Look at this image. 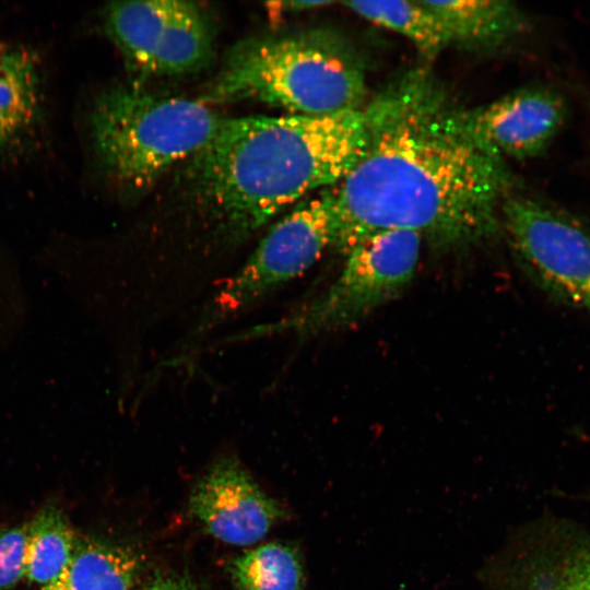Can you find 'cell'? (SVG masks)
<instances>
[{
    "label": "cell",
    "mask_w": 590,
    "mask_h": 590,
    "mask_svg": "<svg viewBox=\"0 0 590 590\" xmlns=\"http://www.w3.org/2000/svg\"><path fill=\"white\" fill-rule=\"evenodd\" d=\"M363 109L362 151L330 187L339 250L389 229L416 232L442 248L497 233L511 188L505 161L464 134L457 109L428 74L409 73Z\"/></svg>",
    "instance_id": "cell-1"
},
{
    "label": "cell",
    "mask_w": 590,
    "mask_h": 590,
    "mask_svg": "<svg viewBox=\"0 0 590 590\" xmlns=\"http://www.w3.org/2000/svg\"><path fill=\"white\" fill-rule=\"evenodd\" d=\"M364 141L363 108L327 116L223 118L186 161L181 184L220 232L244 239L308 192L337 185Z\"/></svg>",
    "instance_id": "cell-2"
},
{
    "label": "cell",
    "mask_w": 590,
    "mask_h": 590,
    "mask_svg": "<svg viewBox=\"0 0 590 590\" xmlns=\"http://www.w3.org/2000/svg\"><path fill=\"white\" fill-rule=\"evenodd\" d=\"M366 93L364 69L350 47L311 30L235 44L199 99L255 101L293 115L327 116L363 108Z\"/></svg>",
    "instance_id": "cell-3"
},
{
    "label": "cell",
    "mask_w": 590,
    "mask_h": 590,
    "mask_svg": "<svg viewBox=\"0 0 590 590\" xmlns=\"http://www.w3.org/2000/svg\"><path fill=\"white\" fill-rule=\"evenodd\" d=\"M222 120L200 99L160 95L133 82L98 95L91 133L98 161L114 184L141 193L197 153Z\"/></svg>",
    "instance_id": "cell-4"
},
{
    "label": "cell",
    "mask_w": 590,
    "mask_h": 590,
    "mask_svg": "<svg viewBox=\"0 0 590 590\" xmlns=\"http://www.w3.org/2000/svg\"><path fill=\"white\" fill-rule=\"evenodd\" d=\"M337 223L330 188L296 204L263 235L247 260L204 304L186 339L191 346L224 322L299 276L334 246Z\"/></svg>",
    "instance_id": "cell-5"
},
{
    "label": "cell",
    "mask_w": 590,
    "mask_h": 590,
    "mask_svg": "<svg viewBox=\"0 0 590 590\" xmlns=\"http://www.w3.org/2000/svg\"><path fill=\"white\" fill-rule=\"evenodd\" d=\"M423 237L413 231L374 233L346 252L330 287L294 314L258 326L246 338L315 335L355 323L398 296L414 276Z\"/></svg>",
    "instance_id": "cell-6"
},
{
    "label": "cell",
    "mask_w": 590,
    "mask_h": 590,
    "mask_svg": "<svg viewBox=\"0 0 590 590\" xmlns=\"http://www.w3.org/2000/svg\"><path fill=\"white\" fill-rule=\"evenodd\" d=\"M500 225L529 278L553 299L590 315V222L551 201L510 192Z\"/></svg>",
    "instance_id": "cell-7"
},
{
    "label": "cell",
    "mask_w": 590,
    "mask_h": 590,
    "mask_svg": "<svg viewBox=\"0 0 590 590\" xmlns=\"http://www.w3.org/2000/svg\"><path fill=\"white\" fill-rule=\"evenodd\" d=\"M103 21L135 83L200 70L213 54L210 21L191 1L113 2Z\"/></svg>",
    "instance_id": "cell-8"
},
{
    "label": "cell",
    "mask_w": 590,
    "mask_h": 590,
    "mask_svg": "<svg viewBox=\"0 0 590 590\" xmlns=\"http://www.w3.org/2000/svg\"><path fill=\"white\" fill-rule=\"evenodd\" d=\"M567 114L566 99L558 91L532 86L483 106L457 109L456 117L464 134L486 153L521 161L547 150Z\"/></svg>",
    "instance_id": "cell-9"
},
{
    "label": "cell",
    "mask_w": 590,
    "mask_h": 590,
    "mask_svg": "<svg viewBox=\"0 0 590 590\" xmlns=\"http://www.w3.org/2000/svg\"><path fill=\"white\" fill-rule=\"evenodd\" d=\"M189 508L212 536L239 546L262 540L284 516L235 457L220 459L199 480Z\"/></svg>",
    "instance_id": "cell-10"
},
{
    "label": "cell",
    "mask_w": 590,
    "mask_h": 590,
    "mask_svg": "<svg viewBox=\"0 0 590 590\" xmlns=\"http://www.w3.org/2000/svg\"><path fill=\"white\" fill-rule=\"evenodd\" d=\"M491 590H590V541L531 543L488 569Z\"/></svg>",
    "instance_id": "cell-11"
},
{
    "label": "cell",
    "mask_w": 590,
    "mask_h": 590,
    "mask_svg": "<svg viewBox=\"0 0 590 590\" xmlns=\"http://www.w3.org/2000/svg\"><path fill=\"white\" fill-rule=\"evenodd\" d=\"M40 66L35 52L0 39V154L28 142L42 120Z\"/></svg>",
    "instance_id": "cell-12"
},
{
    "label": "cell",
    "mask_w": 590,
    "mask_h": 590,
    "mask_svg": "<svg viewBox=\"0 0 590 590\" xmlns=\"http://www.w3.org/2000/svg\"><path fill=\"white\" fill-rule=\"evenodd\" d=\"M422 1L440 22L449 45L492 49L514 40L528 27L524 13L510 1Z\"/></svg>",
    "instance_id": "cell-13"
},
{
    "label": "cell",
    "mask_w": 590,
    "mask_h": 590,
    "mask_svg": "<svg viewBox=\"0 0 590 590\" xmlns=\"http://www.w3.org/2000/svg\"><path fill=\"white\" fill-rule=\"evenodd\" d=\"M142 558L130 547L79 539L70 563L40 590H133Z\"/></svg>",
    "instance_id": "cell-14"
},
{
    "label": "cell",
    "mask_w": 590,
    "mask_h": 590,
    "mask_svg": "<svg viewBox=\"0 0 590 590\" xmlns=\"http://www.w3.org/2000/svg\"><path fill=\"white\" fill-rule=\"evenodd\" d=\"M78 540L59 508H42L26 524L25 577L43 586L51 582L70 563Z\"/></svg>",
    "instance_id": "cell-15"
},
{
    "label": "cell",
    "mask_w": 590,
    "mask_h": 590,
    "mask_svg": "<svg viewBox=\"0 0 590 590\" xmlns=\"http://www.w3.org/2000/svg\"><path fill=\"white\" fill-rule=\"evenodd\" d=\"M343 4L365 20L408 38L432 60L449 44L435 14L420 1H345Z\"/></svg>",
    "instance_id": "cell-16"
},
{
    "label": "cell",
    "mask_w": 590,
    "mask_h": 590,
    "mask_svg": "<svg viewBox=\"0 0 590 590\" xmlns=\"http://www.w3.org/2000/svg\"><path fill=\"white\" fill-rule=\"evenodd\" d=\"M227 571L237 590H302L304 586L297 551L278 542L234 557Z\"/></svg>",
    "instance_id": "cell-17"
},
{
    "label": "cell",
    "mask_w": 590,
    "mask_h": 590,
    "mask_svg": "<svg viewBox=\"0 0 590 590\" xmlns=\"http://www.w3.org/2000/svg\"><path fill=\"white\" fill-rule=\"evenodd\" d=\"M26 526L0 528V590L25 577Z\"/></svg>",
    "instance_id": "cell-18"
},
{
    "label": "cell",
    "mask_w": 590,
    "mask_h": 590,
    "mask_svg": "<svg viewBox=\"0 0 590 590\" xmlns=\"http://www.w3.org/2000/svg\"><path fill=\"white\" fill-rule=\"evenodd\" d=\"M22 320L16 290L7 271L0 268V345L15 332Z\"/></svg>",
    "instance_id": "cell-19"
},
{
    "label": "cell",
    "mask_w": 590,
    "mask_h": 590,
    "mask_svg": "<svg viewBox=\"0 0 590 590\" xmlns=\"http://www.w3.org/2000/svg\"><path fill=\"white\" fill-rule=\"evenodd\" d=\"M134 590H202L189 577L155 571Z\"/></svg>",
    "instance_id": "cell-20"
},
{
    "label": "cell",
    "mask_w": 590,
    "mask_h": 590,
    "mask_svg": "<svg viewBox=\"0 0 590 590\" xmlns=\"http://www.w3.org/2000/svg\"><path fill=\"white\" fill-rule=\"evenodd\" d=\"M333 1H281L268 3L271 7V13L276 12V15L280 13L287 12H298L311 9H318L326 5H331Z\"/></svg>",
    "instance_id": "cell-21"
}]
</instances>
